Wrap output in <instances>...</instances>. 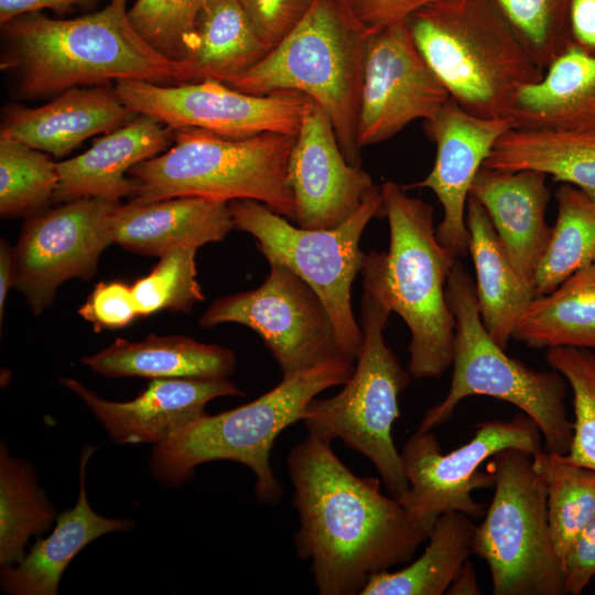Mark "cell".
<instances>
[{
	"label": "cell",
	"instance_id": "obj_1",
	"mask_svg": "<svg viewBox=\"0 0 595 595\" xmlns=\"http://www.w3.org/2000/svg\"><path fill=\"white\" fill-rule=\"evenodd\" d=\"M299 515V558L311 561L321 595L360 594L375 574L412 560L432 528L380 489V480L351 472L332 444L307 434L288 455Z\"/></svg>",
	"mask_w": 595,
	"mask_h": 595
},
{
	"label": "cell",
	"instance_id": "obj_2",
	"mask_svg": "<svg viewBox=\"0 0 595 595\" xmlns=\"http://www.w3.org/2000/svg\"><path fill=\"white\" fill-rule=\"evenodd\" d=\"M127 2L109 0L101 10L75 19L32 12L1 24V69L15 75L19 93L29 98L128 79L187 83L186 65L142 37Z\"/></svg>",
	"mask_w": 595,
	"mask_h": 595
},
{
	"label": "cell",
	"instance_id": "obj_3",
	"mask_svg": "<svg viewBox=\"0 0 595 595\" xmlns=\"http://www.w3.org/2000/svg\"><path fill=\"white\" fill-rule=\"evenodd\" d=\"M380 190L390 244L387 252L366 253L364 289L409 327L411 377L439 378L453 361L455 318L445 289L457 258L440 244L430 204L392 181Z\"/></svg>",
	"mask_w": 595,
	"mask_h": 595
},
{
	"label": "cell",
	"instance_id": "obj_4",
	"mask_svg": "<svg viewBox=\"0 0 595 595\" xmlns=\"http://www.w3.org/2000/svg\"><path fill=\"white\" fill-rule=\"evenodd\" d=\"M407 24L451 99L475 116L509 118L516 93L543 76L491 0H439Z\"/></svg>",
	"mask_w": 595,
	"mask_h": 595
},
{
	"label": "cell",
	"instance_id": "obj_5",
	"mask_svg": "<svg viewBox=\"0 0 595 595\" xmlns=\"http://www.w3.org/2000/svg\"><path fill=\"white\" fill-rule=\"evenodd\" d=\"M354 369V361L335 358L283 377L251 402L213 415L202 414L155 445L151 459L154 476L165 484H181L203 463L232 461L253 472L259 501L279 502L283 488L270 464L275 439L284 429L302 421L313 398L328 388L343 386Z\"/></svg>",
	"mask_w": 595,
	"mask_h": 595
},
{
	"label": "cell",
	"instance_id": "obj_6",
	"mask_svg": "<svg viewBox=\"0 0 595 595\" xmlns=\"http://www.w3.org/2000/svg\"><path fill=\"white\" fill-rule=\"evenodd\" d=\"M369 34L344 0H313L277 46L226 85L250 95H306L328 115L346 160L359 164L357 127Z\"/></svg>",
	"mask_w": 595,
	"mask_h": 595
},
{
	"label": "cell",
	"instance_id": "obj_7",
	"mask_svg": "<svg viewBox=\"0 0 595 595\" xmlns=\"http://www.w3.org/2000/svg\"><path fill=\"white\" fill-rule=\"evenodd\" d=\"M296 134L263 132L225 138L197 128L173 130V145L134 165V203L198 196L229 203L252 199L293 220L289 164Z\"/></svg>",
	"mask_w": 595,
	"mask_h": 595
},
{
	"label": "cell",
	"instance_id": "obj_8",
	"mask_svg": "<svg viewBox=\"0 0 595 595\" xmlns=\"http://www.w3.org/2000/svg\"><path fill=\"white\" fill-rule=\"evenodd\" d=\"M446 299L455 318L453 375L442 401L429 408L418 430L446 423L458 403L472 396L504 400L540 429L545 451L567 454L573 422L565 404L566 380L558 371H538L508 356L485 328L474 281L456 259L446 282Z\"/></svg>",
	"mask_w": 595,
	"mask_h": 595
},
{
	"label": "cell",
	"instance_id": "obj_9",
	"mask_svg": "<svg viewBox=\"0 0 595 595\" xmlns=\"http://www.w3.org/2000/svg\"><path fill=\"white\" fill-rule=\"evenodd\" d=\"M390 313L379 300L364 292L363 344L357 366L337 394L313 398L301 422L309 434L331 444L342 440L347 447L367 457L390 496L401 502L409 484L391 432L400 415L399 394L409 386L411 375L385 342L383 331Z\"/></svg>",
	"mask_w": 595,
	"mask_h": 595
},
{
	"label": "cell",
	"instance_id": "obj_10",
	"mask_svg": "<svg viewBox=\"0 0 595 595\" xmlns=\"http://www.w3.org/2000/svg\"><path fill=\"white\" fill-rule=\"evenodd\" d=\"M494 496L476 528L473 554L489 569L495 595H563L564 564L550 532L544 484L532 455L507 448L491 457Z\"/></svg>",
	"mask_w": 595,
	"mask_h": 595
},
{
	"label": "cell",
	"instance_id": "obj_11",
	"mask_svg": "<svg viewBox=\"0 0 595 595\" xmlns=\"http://www.w3.org/2000/svg\"><path fill=\"white\" fill-rule=\"evenodd\" d=\"M235 228L250 234L268 262L286 266L320 296L331 316L343 355L354 361L363 344V331L351 307V284L363 270L360 249L368 223L385 215L380 187L359 209L334 228L310 229L292 225L284 216L252 199L228 203Z\"/></svg>",
	"mask_w": 595,
	"mask_h": 595
},
{
	"label": "cell",
	"instance_id": "obj_12",
	"mask_svg": "<svg viewBox=\"0 0 595 595\" xmlns=\"http://www.w3.org/2000/svg\"><path fill=\"white\" fill-rule=\"evenodd\" d=\"M542 434L526 414L511 420H491L477 425L474 436L462 446L443 454L431 431L416 430L404 443L401 454L409 490L401 501L421 522L433 528L437 517L448 511L482 518L486 506L476 501L475 489L494 485V477L480 465L507 448L532 456L542 452Z\"/></svg>",
	"mask_w": 595,
	"mask_h": 595
},
{
	"label": "cell",
	"instance_id": "obj_13",
	"mask_svg": "<svg viewBox=\"0 0 595 595\" xmlns=\"http://www.w3.org/2000/svg\"><path fill=\"white\" fill-rule=\"evenodd\" d=\"M269 266L270 272L261 285L216 299L199 317L198 325L210 328L237 323L249 327L260 336L283 377L346 358L328 311L315 291L286 266Z\"/></svg>",
	"mask_w": 595,
	"mask_h": 595
},
{
	"label": "cell",
	"instance_id": "obj_14",
	"mask_svg": "<svg viewBox=\"0 0 595 595\" xmlns=\"http://www.w3.org/2000/svg\"><path fill=\"white\" fill-rule=\"evenodd\" d=\"M113 87L131 111L171 130L197 128L230 139L263 132L296 134L313 102L296 91L250 95L215 80L164 85L128 79Z\"/></svg>",
	"mask_w": 595,
	"mask_h": 595
},
{
	"label": "cell",
	"instance_id": "obj_15",
	"mask_svg": "<svg viewBox=\"0 0 595 595\" xmlns=\"http://www.w3.org/2000/svg\"><path fill=\"white\" fill-rule=\"evenodd\" d=\"M119 203L87 197L30 216L13 248L14 286L37 315L65 281L94 277L102 251L112 240V217Z\"/></svg>",
	"mask_w": 595,
	"mask_h": 595
},
{
	"label": "cell",
	"instance_id": "obj_16",
	"mask_svg": "<svg viewBox=\"0 0 595 595\" xmlns=\"http://www.w3.org/2000/svg\"><path fill=\"white\" fill-rule=\"evenodd\" d=\"M451 99L416 47L407 22L368 35L357 144L383 142L414 120H430Z\"/></svg>",
	"mask_w": 595,
	"mask_h": 595
},
{
	"label": "cell",
	"instance_id": "obj_17",
	"mask_svg": "<svg viewBox=\"0 0 595 595\" xmlns=\"http://www.w3.org/2000/svg\"><path fill=\"white\" fill-rule=\"evenodd\" d=\"M293 221L310 229L334 228L353 216L377 187L360 164H350L328 115L312 102L296 133L289 164Z\"/></svg>",
	"mask_w": 595,
	"mask_h": 595
},
{
	"label": "cell",
	"instance_id": "obj_18",
	"mask_svg": "<svg viewBox=\"0 0 595 595\" xmlns=\"http://www.w3.org/2000/svg\"><path fill=\"white\" fill-rule=\"evenodd\" d=\"M423 127L435 143V161L425 178L408 187L433 191L444 213L436 237L458 258L468 251L466 206L472 184L498 139L513 123L510 118L475 116L450 99Z\"/></svg>",
	"mask_w": 595,
	"mask_h": 595
},
{
	"label": "cell",
	"instance_id": "obj_19",
	"mask_svg": "<svg viewBox=\"0 0 595 595\" xmlns=\"http://www.w3.org/2000/svg\"><path fill=\"white\" fill-rule=\"evenodd\" d=\"M61 383L87 404L119 444H160L204 414L210 400L245 394L227 377L152 379L128 402L101 399L73 378H62Z\"/></svg>",
	"mask_w": 595,
	"mask_h": 595
},
{
	"label": "cell",
	"instance_id": "obj_20",
	"mask_svg": "<svg viewBox=\"0 0 595 595\" xmlns=\"http://www.w3.org/2000/svg\"><path fill=\"white\" fill-rule=\"evenodd\" d=\"M136 116L119 99L115 87H75L40 107L8 105L0 132L62 158L90 137L110 132Z\"/></svg>",
	"mask_w": 595,
	"mask_h": 595
},
{
	"label": "cell",
	"instance_id": "obj_21",
	"mask_svg": "<svg viewBox=\"0 0 595 595\" xmlns=\"http://www.w3.org/2000/svg\"><path fill=\"white\" fill-rule=\"evenodd\" d=\"M545 180L538 171L483 166L469 193L485 208L515 268L532 284L553 229L545 221L550 199Z\"/></svg>",
	"mask_w": 595,
	"mask_h": 595
},
{
	"label": "cell",
	"instance_id": "obj_22",
	"mask_svg": "<svg viewBox=\"0 0 595 595\" xmlns=\"http://www.w3.org/2000/svg\"><path fill=\"white\" fill-rule=\"evenodd\" d=\"M173 130L156 119L138 113L126 125L97 139L91 148L57 163L54 202L96 197L119 203L134 196L137 181L130 170L160 154L173 141Z\"/></svg>",
	"mask_w": 595,
	"mask_h": 595
},
{
	"label": "cell",
	"instance_id": "obj_23",
	"mask_svg": "<svg viewBox=\"0 0 595 595\" xmlns=\"http://www.w3.org/2000/svg\"><path fill=\"white\" fill-rule=\"evenodd\" d=\"M234 228L228 203L182 196L119 204L112 217V240L130 251L160 257L178 246L198 249L221 241Z\"/></svg>",
	"mask_w": 595,
	"mask_h": 595
},
{
	"label": "cell",
	"instance_id": "obj_24",
	"mask_svg": "<svg viewBox=\"0 0 595 595\" xmlns=\"http://www.w3.org/2000/svg\"><path fill=\"white\" fill-rule=\"evenodd\" d=\"M509 118L519 129L595 131V53L572 42L516 93Z\"/></svg>",
	"mask_w": 595,
	"mask_h": 595
},
{
	"label": "cell",
	"instance_id": "obj_25",
	"mask_svg": "<svg viewBox=\"0 0 595 595\" xmlns=\"http://www.w3.org/2000/svg\"><path fill=\"white\" fill-rule=\"evenodd\" d=\"M94 448L86 446L79 467V495L76 505L57 517L53 532L37 539L17 566H1L3 591L13 595H56L62 574L75 555L89 542L108 532L127 531L132 522L106 518L89 506L86 495V464Z\"/></svg>",
	"mask_w": 595,
	"mask_h": 595
},
{
	"label": "cell",
	"instance_id": "obj_26",
	"mask_svg": "<svg viewBox=\"0 0 595 595\" xmlns=\"http://www.w3.org/2000/svg\"><path fill=\"white\" fill-rule=\"evenodd\" d=\"M466 225L480 318L493 339L505 348L519 318L536 298L534 288L515 268L485 208L470 194Z\"/></svg>",
	"mask_w": 595,
	"mask_h": 595
},
{
	"label": "cell",
	"instance_id": "obj_27",
	"mask_svg": "<svg viewBox=\"0 0 595 595\" xmlns=\"http://www.w3.org/2000/svg\"><path fill=\"white\" fill-rule=\"evenodd\" d=\"M82 363L111 378L228 377L235 371L236 356L226 347L186 336L150 334L140 342L117 338Z\"/></svg>",
	"mask_w": 595,
	"mask_h": 595
},
{
	"label": "cell",
	"instance_id": "obj_28",
	"mask_svg": "<svg viewBox=\"0 0 595 595\" xmlns=\"http://www.w3.org/2000/svg\"><path fill=\"white\" fill-rule=\"evenodd\" d=\"M484 166L542 172L595 199V131L510 128L498 139Z\"/></svg>",
	"mask_w": 595,
	"mask_h": 595
},
{
	"label": "cell",
	"instance_id": "obj_29",
	"mask_svg": "<svg viewBox=\"0 0 595 595\" xmlns=\"http://www.w3.org/2000/svg\"><path fill=\"white\" fill-rule=\"evenodd\" d=\"M270 51L256 34L238 0H209L198 14L184 62L187 83L228 84Z\"/></svg>",
	"mask_w": 595,
	"mask_h": 595
},
{
	"label": "cell",
	"instance_id": "obj_30",
	"mask_svg": "<svg viewBox=\"0 0 595 595\" xmlns=\"http://www.w3.org/2000/svg\"><path fill=\"white\" fill-rule=\"evenodd\" d=\"M470 517L448 511L435 520L423 553L401 570L370 577L359 595H442L473 554L476 534Z\"/></svg>",
	"mask_w": 595,
	"mask_h": 595
},
{
	"label": "cell",
	"instance_id": "obj_31",
	"mask_svg": "<svg viewBox=\"0 0 595 595\" xmlns=\"http://www.w3.org/2000/svg\"><path fill=\"white\" fill-rule=\"evenodd\" d=\"M512 337L532 348L595 350V266L574 273L551 293L536 296Z\"/></svg>",
	"mask_w": 595,
	"mask_h": 595
},
{
	"label": "cell",
	"instance_id": "obj_32",
	"mask_svg": "<svg viewBox=\"0 0 595 595\" xmlns=\"http://www.w3.org/2000/svg\"><path fill=\"white\" fill-rule=\"evenodd\" d=\"M558 218L537 270L536 296L554 291L574 273L595 266V199L562 183L555 192Z\"/></svg>",
	"mask_w": 595,
	"mask_h": 595
},
{
	"label": "cell",
	"instance_id": "obj_33",
	"mask_svg": "<svg viewBox=\"0 0 595 595\" xmlns=\"http://www.w3.org/2000/svg\"><path fill=\"white\" fill-rule=\"evenodd\" d=\"M532 464L545 487L550 532L564 564L595 517V470L545 450L532 456Z\"/></svg>",
	"mask_w": 595,
	"mask_h": 595
},
{
	"label": "cell",
	"instance_id": "obj_34",
	"mask_svg": "<svg viewBox=\"0 0 595 595\" xmlns=\"http://www.w3.org/2000/svg\"><path fill=\"white\" fill-rule=\"evenodd\" d=\"M55 518V510L35 482L32 467L0 451V564L20 563L24 545L34 534L45 532Z\"/></svg>",
	"mask_w": 595,
	"mask_h": 595
},
{
	"label": "cell",
	"instance_id": "obj_35",
	"mask_svg": "<svg viewBox=\"0 0 595 595\" xmlns=\"http://www.w3.org/2000/svg\"><path fill=\"white\" fill-rule=\"evenodd\" d=\"M57 163L45 152L0 132V213L2 217L32 216L53 201Z\"/></svg>",
	"mask_w": 595,
	"mask_h": 595
},
{
	"label": "cell",
	"instance_id": "obj_36",
	"mask_svg": "<svg viewBox=\"0 0 595 595\" xmlns=\"http://www.w3.org/2000/svg\"><path fill=\"white\" fill-rule=\"evenodd\" d=\"M543 71L573 42L572 0H491Z\"/></svg>",
	"mask_w": 595,
	"mask_h": 595
},
{
	"label": "cell",
	"instance_id": "obj_37",
	"mask_svg": "<svg viewBox=\"0 0 595 595\" xmlns=\"http://www.w3.org/2000/svg\"><path fill=\"white\" fill-rule=\"evenodd\" d=\"M545 358L573 392V436L566 457L595 470V351L578 347L548 348Z\"/></svg>",
	"mask_w": 595,
	"mask_h": 595
},
{
	"label": "cell",
	"instance_id": "obj_38",
	"mask_svg": "<svg viewBox=\"0 0 595 595\" xmlns=\"http://www.w3.org/2000/svg\"><path fill=\"white\" fill-rule=\"evenodd\" d=\"M197 248L178 246L160 256L151 272L131 286L139 316L161 310L190 312L204 300L196 280Z\"/></svg>",
	"mask_w": 595,
	"mask_h": 595
},
{
	"label": "cell",
	"instance_id": "obj_39",
	"mask_svg": "<svg viewBox=\"0 0 595 595\" xmlns=\"http://www.w3.org/2000/svg\"><path fill=\"white\" fill-rule=\"evenodd\" d=\"M209 0H137L129 9L136 30L166 58L184 63L199 12Z\"/></svg>",
	"mask_w": 595,
	"mask_h": 595
},
{
	"label": "cell",
	"instance_id": "obj_40",
	"mask_svg": "<svg viewBox=\"0 0 595 595\" xmlns=\"http://www.w3.org/2000/svg\"><path fill=\"white\" fill-rule=\"evenodd\" d=\"M313 0H238L259 39L273 48L304 17Z\"/></svg>",
	"mask_w": 595,
	"mask_h": 595
},
{
	"label": "cell",
	"instance_id": "obj_41",
	"mask_svg": "<svg viewBox=\"0 0 595 595\" xmlns=\"http://www.w3.org/2000/svg\"><path fill=\"white\" fill-rule=\"evenodd\" d=\"M78 313L96 332L125 327L139 316L131 286L117 281L98 283Z\"/></svg>",
	"mask_w": 595,
	"mask_h": 595
},
{
	"label": "cell",
	"instance_id": "obj_42",
	"mask_svg": "<svg viewBox=\"0 0 595 595\" xmlns=\"http://www.w3.org/2000/svg\"><path fill=\"white\" fill-rule=\"evenodd\" d=\"M439 0H344L347 9L368 33L407 22L419 10Z\"/></svg>",
	"mask_w": 595,
	"mask_h": 595
},
{
	"label": "cell",
	"instance_id": "obj_43",
	"mask_svg": "<svg viewBox=\"0 0 595 595\" xmlns=\"http://www.w3.org/2000/svg\"><path fill=\"white\" fill-rule=\"evenodd\" d=\"M565 593L580 595L595 576V517L584 529L565 563Z\"/></svg>",
	"mask_w": 595,
	"mask_h": 595
},
{
	"label": "cell",
	"instance_id": "obj_44",
	"mask_svg": "<svg viewBox=\"0 0 595 595\" xmlns=\"http://www.w3.org/2000/svg\"><path fill=\"white\" fill-rule=\"evenodd\" d=\"M571 31L574 43L595 53V0H572Z\"/></svg>",
	"mask_w": 595,
	"mask_h": 595
},
{
	"label": "cell",
	"instance_id": "obj_45",
	"mask_svg": "<svg viewBox=\"0 0 595 595\" xmlns=\"http://www.w3.org/2000/svg\"><path fill=\"white\" fill-rule=\"evenodd\" d=\"M90 1L95 0H0V24L22 14L40 12L43 9L64 11Z\"/></svg>",
	"mask_w": 595,
	"mask_h": 595
},
{
	"label": "cell",
	"instance_id": "obj_46",
	"mask_svg": "<svg viewBox=\"0 0 595 595\" xmlns=\"http://www.w3.org/2000/svg\"><path fill=\"white\" fill-rule=\"evenodd\" d=\"M15 281L14 250L1 239L0 245V320L2 323L6 301L11 286Z\"/></svg>",
	"mask_w": 595,
	"mask_h": 595
},
{
	"label": "cell",
	"instance_id": "obj_47",
	"mask_svg": "<svg viewBox=\"0 0 595 595\" xmlns=\"http://www.w3.org/2000/svg\"><path fill=\"white\" fill-rule=\"evenodd\" d=\"M446 594H450V595H478L480 594V588L478 585L476 571L468 560L463 564V566L456 574L455 578L448 586Z\"/></svg>",
	"mask_w": 595,
	"mask_h": 595
}]
</instances>
